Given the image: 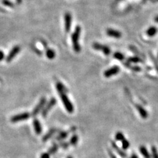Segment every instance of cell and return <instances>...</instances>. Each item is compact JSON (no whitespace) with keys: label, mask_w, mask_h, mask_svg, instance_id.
<instances>
[{"label":"cell","mask_w":158,"mask_h":158,"mask_svg":"<svg viewBox=\"0 0 158 158\" xmlns=\"http://www.w3.org/2000/svg\"><path fill=\"white\" fill-rule=\"evenodd\" d=\"M92 48L98 51H102L104 53V54L105 55H109L111 54L112 50L107 46L104 45L99 43L95 42L92 44Z\"/></svg>","instance_id":"3"},{"label":"cell","mask_w":158,"mask_h":158,"mask_svg":"<svg viewBox=\"0 0 158 158\" xmlns=\"http://www.w3.org/2000/svg\"><path fill=\"white\" fill-rule=\"evenodd\" d=\"M40 158H50V154L48 152H46V153H43L41 154Z\"/></svg>","instance_id":"30"},{"label":"cell","mask_w":158,"mask_h":158,"mask_svg":"<svg viewBox=\"0 0 158 158\" xmlns=\"http://www.w3.org/2000/svg\"><path fill=\"white\" fill-rule=\"evenodd\" d=\"M3 3H4V4L7 5V6H9V7H13V3H11L9 1H8V0H4V1H3Z\"/></svg>","instance_id":"28"},{"label":"cell","mask_w":158,"mask_h":158,"mask_svg":"<svg viewBox=\"0 0 158 158\" xmlns=\"http://www.w3.org/2000/svg\"><path fill=\"white\" fill-rule=\"evenodd\" d=\"M157 57H158V55H157Z\"/></svg>","instance_id":"38"},{"label":"cell","mask_w":158,"mask_h":158,"mask_svg":"<svg viewBox=\"0 0 158 158\" xmlns=\"http://www.w3.org/2000/svg\"><path fill=\"white\" fill-rule=\"evenodd\" d=\"M46 98L43 97V98H41L40 99V102H38V104L36 105V107L34 108V109H33L32 113V115L33 117L36 116L38 113L44 109V107L46 105Z\"/></svg>","instance_id":"5"},{"label":"cell","mask_w":158,"mask_h":158,"mask_svg":"<svg viewBox=\"0 0 158 158\" xmlns=\"http://www.w3.org/2000/svg\"><path fill=\"white\" fill-rule=\"evenodd\" d=\"M131 69H132V71H136V72H139L141 71V68L140 67V66H131Z\"/></svg>","instance_id":"29"},{"label":"cell","mask_w":158,"mask_h":158,"mask_svg":"<svg viewBox=\"0 0 158 158\" xmlns=\"http://www.w3.org/2000/svg\"><path fill=\"white\" fill-rule=\"evenodd\" d=\"M154 21H155V22H156V23H158V15H157L156 17L154 18Z\"/></svg>","instance_id":"36"},{"label":"cell","mask_w":158,"mask_h":158,"mask_svg":"<svg viewBox=\"0 0 158 158\" xmlns=\"http://www.w3.org/2000/svg\"><path fill=\"white\" fill-rule=\"evenodd\" d=\"M150 56H151V57H152V60H153L154 61V64H155V66H156V69H157V71H158V65H157V61L156 60V59H155V58H154V56H152V54H150Z\"/></svg>","instance_id":"32"},{"label":"cell","mask_w":158,"mask_h":158,"mask_svg":"<svg viewBox=\"0 0 158 158\" xmlns=\"http://www.w3.org/2000/svg\"><path fill=\"white\" fill-rule=\"evenodd\" d=\"M60 98L61 101L63 102V105L65 107V109L66 110V112L69 113H72L74 112V106L73 104L71 103V102L70 101V99L67 97V96L66 95V94H60Z\"/></svg>","instance_id":"2"},{"label":"cell","mask_w":158,"mask_h":158,"mask_svg":"<svg viewBox=\"0 0 158 158\" xmlns=\"http://www.w3.org/2000/svg\"><path fill=\"white\" fill-rule=\"evenodd\" d=\"M152 156L153 158H158V152L156 146H152L151 148Z\"/></svg>","instance_id":"25"},{"label":"cell","mask_w":158,"mask_h":158,"mask_svg":"<svg viewBox=\"0 0 158 158\" xmlns=\"http://www.w3.org/2000/svg\"><path fill=\"white\" fill-rule=\"evenodd\" d=\"M55 87H56V89L57 90V92L59 93V94H63V93L66 94V92H68V90L66 89V88L62 84L61 82H57Z\"/></svg>","instance_id":"16"},{"label":"cell","mask_w":158,"mask_h":158,"mask_svg":"<svg viewBox=\"0 0 158 158\" xmlns=\"http://www.w3.org/2000/svg\"><path fill=\"white\" fill-rule=\"evenodd\" d=\"M65 19V29L66 33L69 32L71 30L72 23V16L70 13H66L64 16Z\"/></svg>","instance_id":"9"},{"label":"cell","mask_w":158,"mask_h":158,"mask_svg":"<svg viewBox=\"0 0 158 158\" xmlns=\"http://www.w3.org/2000/svg\"><path fill=\"white\" fill-rule=\"evenodd\" d=\"M34 51L36 52V54H37L38 55H41V54H42V53H41V51L40 50H39L38 49H37L36 48H34Z\"/></svg>","instance_id":"33"},{"label":"cell","mask_w":158,"mask_h":158,"mask_svg":"<svg viewBox=\"0 0 158 158\" xmlns=\"http://www.w3.org/2000/svg\"><path fill=\"white\" fill-rule=\"evenodd\" d=\"M58 131V130L56 129H52L51 130H49V131L46 133V134L44 136V137L42 138V141L43 142H46V141H48V140L50 139V138L54 136L55 133Z\"/></svg>","instance_id":"13"},{"label":"cell","mask_w":158,"mask_h":158,"mask_svg":"<svg viewBox=\"0 0 158 158\" xmlns=\"http://www.w3.org/2000/svg\"><path fill=\"white\" fill-rule=\"evenodd\" d=\"M59 146L61 147L63 149H67L69 146V143L65 142H61L59 144Z\"/></svg>","instance_id":"27"},{"label":"cell","mask_w":158,"mask_h":158,"mask_svg":"<svg viewBox=\"0 0 158 158\" xmlns=\"http://www.w3.org/2000/svg\"><path fill=\"white\" fill-rule=\"evenodd\" d=\"M144 1H146V0H144Z\"/></svg>","instance_id":"39"},{"label":"cell","mask_w":158,"mask_h":158,"mask_svg":"<svg viewBox=\"0 0 158 158\" xmlns=\"http://www.w3.org/2000/svg\"><path fill=\"white\" fill-rule=\"evenodd\" d=\"M56 99L55 98H52L48 102V104L44 106V109H42V112H41V115H42L44 118L48 114L49 112L51 109V108L54 107V105L56 104Z\"/></svg>","instance_id":"4"},{"label":"cell","mask_w":158,"mask_h":158,"mask_svg":"<svg viewBox=\"0 0 158 158\" xmlns=\"http://www.w3.org/2000/svg\"><path fill=\"white\" fill-rule=\"evenodd\" d=\"M127 62L129 63H137L139 62H143V60L139 57H129V59H127Z\"/></svg>","instance_id":"21"},{"label":"cell","mask_w":158,"mask_h":158,"mask_svg":"<svg viewBox=\"0 0 158 158\" xmlns=\"http://www.w3.org/2000/svg\"><path fill=\"white\" fill-rule=\"evenodd\" d=\"M158 31L157 28L155 26H149L146 30V35L148 36L149 37H153L156 35Z\"/></svg>","instance_id":"15"},{"label":"cell","mask_w":158,"mask_h":158,"mask_svg":"<svg viewBox=\"0 0 158 158\" xmlns=\"http://www.w3.org/2000/svg\"><path fill=\"white\" fill-rule=\"evenodd\" d=\"M33 126H34V129L36 134L38 135H40L41 133V132H42V128H41V124L38 119H34V121H33Z\"/></svg>","instance_id":"12"},{"label":"cell","mask_w":158,"mask_h":158,"mask_svg":"<svg viewBox=\"0 0 158 158\" xmlns=\"http://www.w3.org/2000/svg\"><path fill=\"white\" fill-rule=\"evenodd\" d=\"M113 57L119 61H121L124 59V55L122 54V53L119 51L114 53V54H113Z\"/></svg>","instance_id":"23"},{"label":"cell","mask_w":158,"mask_h":158,"mask_svg":"<svg viewBox=\"0 0 158 158\" xmlns=\"http://www.w3.org/2000/svg\"><path fill=\"white\" fill-rule=\"evenodd\" d=\"M46 55L49 59H54L55 57V52L54 49H48L46 51Z\"/></svg>","instance_id":"18"},{"label":"cell","mask_w":158,"mask_h":158,"mask_svg":"<svg viewBox=\"0 0 158 158\" xmlns=\"http://www.w3.org/2000/svg\"><path fill=\"white\" fill-rule=\"evenodd\" d=\"M129 146H130V143L129 142V140L124 139L122 141V148L124 149H127L129 148Z\"/></svg>","instance_id":"26"},{"label":"cell","mask_w":158,"mask_h":158,"mask_svg":"<svg viewBox=\"0 0 158 158\" xmlns=\"http://www.w3.org/2000/svg\"><path fill=\"white\" fill-rule=\"evenodd\" d=\"M78 141H79L78 135L73 134L71 138L70 141H69V144H71L72 146H75L76 145V144L78 143Z\"/></svg>","instance_id":"22"},{"label":"cell","mask_w":158,"mask_h":158,"mask_svg":"<svg viewBox=\"0 0 158 158\" xmlns=\"http://www.w3.org/2000/svg\"><path fill=\"white\" fill-rule=\"evenodd\" d=\"M67 158H73V157H71V156H69V157H67Z\"/></svg>","instance_id":"37"},{"label":"cell","mask_w":158,"mask_h":158,"mask_svg":"<svg viewBox=\"0 0 158 158\" xmlns=\"http://www.w3.org/2000/svg\"><path fill=\"white\" fill-rule=\"evenodd\" d=\"M5 58V54L3 51L0 50V61H1L2 60H4Z\"/></svg>","instance_id":"31"},{"label":"cell","mask_w":158,"mask_h":158,"mask_svg":"<svg viewBox=\"0 0 158 158\" xmlns=\"http://www.w3.org/2000/svg\"><path fill=\"white\" fill-rule=\"evenodd\" d=\"M119 71H120L119 66L115 65L105 71L104 73V75L105 77H106V78H109L111 76L117 74L119 73Z\"/></svg>","instance_id":"8"},{"label":"cell","mask_w":158,"mask_h":158,"mask_svg":"<svg viewBox=\"0 0 158 158\" xmlns=\"http://www.w3.org/2000/svg\"><path fill=\"white\" fill-rule=\"evenodd\" d=\"M30 117V114L28 112L19 113V114L13 116V117L11 118V121L14 123H18V122L26 120V119H29Z\"/></svg>","instance_id":"6"},{"label":"cell","mask_w":158,"mask_h":158,"mask_svg":"<svg viewBox=\"0 0 158 158\" xmlns=\"http://www.w3.org/2000/svg\"><path fill=\"white\" fill-rule=\"evenodd\" d=\"M111 144H112V146L113 147V148L114 149L116 152H117V153L119 155V156H120L122 157H123V158L127 157L126 153H124V152L123 150H122L121 149H120L119 148V146L117 144H116V143L114 142V141H112V143H111Z\"/></svg>","instance_id":"14"},{"label":"cell","mask_w":158,"mask_h":158,"mask_svg":"<svg viewBox=\"0 0 158 158\" xmlns=\"http://www.w3.org/2000/svg\"><path fill=\"white\" fill-rule=\"evenodd\" d=\"M69 131H61L59 133V134L57 135L56 137V139L57 140H63L65 139V138L68 137L69 134Z\"/></svg>","instance_id":"19"},{"label":"cell","mask_w":158,"mask_h":158,"mask_svg":"<svg viewBox=\"0 0 158 158\" xmlns=\"http://www.w3.org/2000/svg\"><path fill=\"white\" fill-rule=\"evenodd\" d=\"M58 149H59V145H57V144H54L48 149V153L49 154H55L57 152Z\"/></svg>","instance_id":"20"},{"label":"cell","mask_w":158,"mask_h":158,"mask_svg":"<svg viewBox=\"0 0 158 158\" xmlns=\"http://www.w3.org/2000/svg\"><path fill=\"white\" fill-rule=\"evenodd\" d=\"M135 107L137 108V111L140 115V117L142 119H146L148 117V113L146 112V110L144 108L142 105L139 104H135Z\"/></svg>","instance_id":"11"},{"label":"cell","mask_w":158,"mask_h":158,"mask_svg":"<svg viewBox=\"0 0 158 158\" xmlns=\"http://www.w3.org/2000/svg\"><path fill=\"white\" fill-rule=\"evenodd\" d=\"M108 153H109V156L111 158H117L115 155L113 154V152H112L110 150H108Z\"/></svg>","instance_id":"34"},{"label":"cell","mask_w":158,"mask_h":158,"mask_svg":"<svg viewBox=\"0 0 158 158\" xmlns=\"http://www.w3.org/2000/svg\"><path fill=\"white\" fill-rule=\"evenodd\" d=\"M130 158H138V157L136 154H132Z\"/></svg>","instance_id":"35"},{"label":"cell","mask_w":158,"mask_h":158,"mask_svg":"<svg viewBox=\"0 0 158 158\" xmlns=\"http://www.w3.org/2000/svg\"><path fill=\"white\" fill-rule=\"evenodd\" d=\"M140 152L144 158H151L150 154H149L148 149L144 146H141L140 147Z\"/></svg>","instance_id":"17"},{"label":"cell","mask_w":158,"mask_h":158,"mask_svg":"<svg viewBox=\"0 0 158 158\" xmlns=\"http://www.w3.org/2000/svg\"><path fill=\"white\" fill-rule=\"evenodd\" d=\"M106 34L109 37H112L113 38H116V39H119L121 38L122 36V33L119 31L117 30L113 29H108L106 30Z\"/></svg>","instance_id":"10"},{"label":"cell","mask_w":158,"mask_h":158,"mask_svg":"<svg viewBox=\"0 0 158 158\" xmlns=\"http://www.w3.org/2000/svg\"><path fill=\"white\" fill-rule=\"evenodd\" d=\"M80 32H81V28L80 26H77L75 29H74V32L71 36V40L72 43H73V49L74 51L76 53H79L80 51V46L79 44V39H80Z\"/></svg>","instance_id":"1"},{"label":"cell","mask_w":158,"mask_h":158,"mask_svg":"<svg viewBox=\"0 0 158 158\" xmlns=\"http://www.w3.org/2000/svg\"><path fill=\"white\" fill-rule=\"evenodd\" d=\"M115 140L117 141H123L124 140V136L121 132H117L115 134Z\"/></svg>","instance_id":"24"},{"label":"cell","mask_w":158,"mask_h":158,"mask_svg":"<svg viewBox=\"0 0 158 158\" xmlns=\"http://www.w3.org/2000/svg\"><path fill=\"white\" fill-rule=\"evenodd\" d=\"M20 51H21V47L20 46H14L13 49L9 53V54L7 55V56L6 57V61L8 63L11 61L14 58H15V57L18 55V54Z\"/></svg>","instance_id":"7"}]
</instances>
